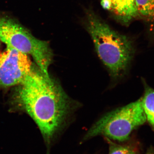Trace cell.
<instances>
[{
	"label": "cell",
	"instance_id": "6da1fadb",
	"mask_svg": "<svg viewBox=\"0 0 154 154\" xmlns=\"http://www.w3.org/2000/svg\"><path fill=\"white\" fill-rule=\"evenodd\" d=\"M13 101L34 120L48 145L77 107L59 83L33 65L15 89Z\"/></svg>",
	"mask_w": 154,
	"mask_h": 154
},
{
	"label": "cell",
	"instance_id": "7a4b0ae2",
	"mask_svg": "<svg viewBox=\"0 0 154 154\" xmlns=\"http://www.w3.org/2000/svg\"><path fill=\"white\" fill-rule=\"evenodd\" d=\"M84 25L99 58L113 78L120 77L132 59L134 48L129 38L113 30L92 10L86 11Z\"/></svg>",
	"mask_w": 154,
	"mask_h": 154
},
{
	"label": "cell",
	"instance_id": "3957f363",
	"mask_svg": "<svg viewBox=\"0 0 154 154\" xmlns=\"http://www.w3.org/2000/svg\"><path fill=\"white\" fill-rule=\"evenodd\" d=\"M146 121L141 98L102 116L86 133L83 140L103 136L109 140L125 141Z\"/></svg>",
	"mask_w": 154,
	"mask_h": 154
},
{
	"label": "cell",
	"instance_id": "277c9868",
	"mask_svg": "<svg viewBox=\"0 0 154 154\" xmlns=\"http://www.w3.org/2000/svg\"><path fill=\"white\" fill-rule=\"evenodd\" d=\"M0 39L27 55H31L36 65L45 74L52 62L53 54L48 42L34 37L14 19L0 16Z\"/></svg>",
	"mask_w": 154,
	"mask_h": 154
},
{
	"label": "cell",
	"instance_id": "5b68a950",
	"mask_svg": "<svg viewBox=\"0 0 154 154\" xmlns=\"http://www.w3.org/2000/svg\"><path fill=\"white\" fill-rule=\"evenodd\" d=\"M33 66L28 55L7 45L5 50L0 54V88L22 84Z\"/></svg>",
	"mask_w": 154,
	"mask_h": 154
},
{
	"label": "cell",
	"instance_id": "8992f818",
	"mask_svg": "<svg viewBox=\"0 0 154 154\" xmlns=\"http://www.w3.org/2000/svg\"><path fill=\"white\" fill-rule=\"evenodd\" d=\"M101 5L116 21L126 26L139 17L135 0H101Z\"/></svg>",
	"mask_w": 154,
	"mask_h": 154
},
{
	"label": "cell",
	"instance_id": "52a82bcc",
	"mask_svg": "<svg viewBox=\"0 0 154 154\" xmlns=\"http://www.w3.org/2000/svg\"><path fill=\"white\" fill-rule=\"evenodd\" d=\"M143 106L146 119L154 130V90L146 86L142 98Z\"/></svg>",
	"mask_w": 154,
	"mask_h": 154
},
{
	"label": "cell",
	"instance_id": "ba28073f",
	"mask_svg": "<svg viewBox=\"0 0 154 154\" xmlns=\"http://www.w3.org/2000/svg\"><path fill=\"white\" fill-rule=\"evenodd\" d=\"M139 17L154 21V0H135Z\"/></svg>",
	"mask_w": 154,
	"mask_h": 154
},
{
	"label": "cell",
	"instance_id": "9c48e42d",
	"mask_svg": "<svg viewBox=\"0 0 154 154\" xmlns=\"http://www.w3.org/2000/svg\"><path fill=\"white\" fill-rule=\"evenodd\" d=\"M107 140L109 143V154H137L129 148L116 144L110 140Z\"/></svg>",
	"mask_w": 154,
	"mask_h": 154
},
{
	"label": "cell",
	"instance_id": "30bf717a",
	"mask_svg": "<svg viewBox=\"0 0 154 154\" xmlns=\"http://www.w3.org/2000/svg\"><path fill=\"white\" fill-rule=\"evenodd\" d=\"M146 154H154V152L151 150L149 151Z\"/></svg>",
	"mask_w": 154,
	"mask_h": 154
},
{
	"label": "cell",
	"instance_id": "8fae6325",
	"mask_svg": "<svg viewBox=\"0 0 154 154\" xmlns=\"http://www.w3.org/2000/svg\"><path fill=\"white\" fill-rule=\"evenodd\" d=\"M1 39H0V46H1Z\"/></svg>",
	"mask_w": 154,
	"mask_h": 154
}]
</instances>
